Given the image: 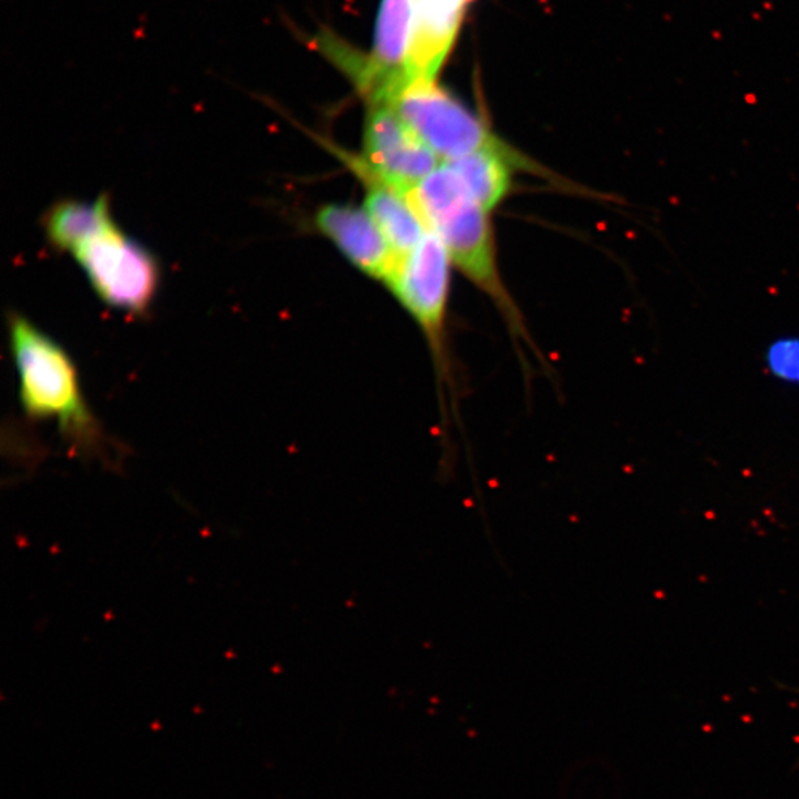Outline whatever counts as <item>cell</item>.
<instances>
[{
    "instance_id": "7",
    "label": "cell",
    "mask_w": 799,
    "mask_h": 799,
    "mask_svg": "<svg viewBox=\"0 0 799 799\" xmlns=\"http://www.w3.org/2000/svg\"><path fill=\"white\" fill-rule=\"evenodd\" d=\"M317 231L373 281L386 283L400 258L364 208L329 204L320 206L313 218Z\"/></svg>"
},
{
    "instance_id": "6",
    "label": "cell",
    "mask_w": 799,
    "mask_h": 799,
    "mask_svg": "<svg viewBox=\"0 0 799 799\" xmlns=\"http://www.w3.org/2000/svg\"><path fill=\"white\" fill-rule=\"evenodd\" d=\"M339 157L351 171L366 172L407 196L442 163L388 105L369 106L362 156L341 152Z\"/></svg>"
},
{
    "instance_id": "2",
    "label": "cell",
    "mask_w": 799,
    "mask_h": 799,
    "mask_svg": "<svg viewBox=\"0 0 799 799\" xmlns=\"http://www.w3.org/2000/svg\"><path fill=\"white\" fill-rule=\"evenodd\" d=\"M411 200L427 229L448 249L453 266L497 305L514 329L524 332L517 307L502 282L489 212L463 193L445 163L411 193Z\"/></svg>"
},
{
    "instance_id": "5",
    "label": "cell",
    "mask_w": 799,
    "mask_h": 799,
    "mask_svg": "<svg viewBox=\"0 0 799 799\" xmlns=\"http://www.w3.org/2000/svg\"><path fill=\"white\" fill-rule=\"evenodd\" d=\"M452 260L433 231L400 258L385 285L423 330L440 380L448 373L445 325L450 295Z\"/></svg>"
},
{
    "instance_id": "11",
    "label": "cell",
    "mask_w": 799,
    "mask_h": 799,
    "mask_svg": "<svg viewBox=\"0 0 799 799\" xmlns=\"http://www.w3.org/2000/svg\"><path fill=\"white\" fill-rule=\"evenodd\" d=\"M768 372L786 384L799 385V337L775 339L766 350Z\"/></svg>"
},
{
    "instance_id": "3",
    "label": "cell",
    "mask_w": 799,
    "mask_h": 799,
    "mask_svg": "<svg viewBox=\"0 0 799 799\" xmlns=\"http://www.w3.org/2000/svg\"><path fill=\"white\" fill-rule=\"evenodd\" d=\"M98 298L131 316L147 315L161 289V262L124 233L113 210L68 251Z\"/></svg>"
},
{
    "instance_id": "4",
    "label": "cell",
    "mask_w": 799,
    "mask_h": 799,
    "mask_svg": "<svg viewBox=\"0 0 799 799\" xmlns=\"http://www.w3.org/2000/svg\"><path fill=\"white\" fill-rule=\"evenodd\" d=\"M412 131L442 163L480 152H492L513 162L517 169L538 172L530 158L510 147L488 124L468 110L437 80L406 81L388 102Z\"/></svg>"
},
{
    "instance_id": "9",
    "label": "cell",
    "mask_w": 799,
    "mask_h": 799,
    "mask_svg": "<svg viewBox=\"0 0 799 799\" xmlns=\"http://www.w3.org/2000/svg\"><path fill=\"white\" fill-rule=\"evenodd\" d=\"M352 172L366 187L363 208L371 215L395 255L398 258L407 255L429 231L415 205L412 204L411 196L377 182L366 172Z\"/></svg>"
},
{
    "instance_id": "1",
    "label": "cell",
    "mask_w": 799,
    "mask_h": 799,
    "mask_svg": "<svg viewBox=\"0 0 799 799\" xmlns=\"http://www.w3.org/2000/svg\"><path fill=\"white\" fill-rule=\"evenodd\" d=\"M7 328L25 418L57 425L73 455L110 461L113 442L85 397L70 352L21 313L8 315Z\"/></svg>"
},
{
    "instance_id": "8",
    "label": "cell",
    "mask_w": 799,
    "mask_h": 799,
    "mask_svg": "<svg viewBox=\"0 0 799 799\" xmlns=\"http://www.w3.org/2000/svg\"><path fill=\"white\" fill-rule=\"evenodd\" d=\"M472 0H415V34L407 77L436 80ZM407 80V81H409Z\"/></svg>"
},
{
    "instance_id": "10",
    "label": "cell",
    "mask_w": 799,
    "mask_h": 799,
    "mask_svg": "<svg viewBox=\"0 0 799 799\" xmlns=\"http://www.w3.org/2000/svg\"><path fill=\"white\" fill-rule=\"evenodd\" d=\"M445 165L463 193L485 212L491 214L510 195L515 165L502 154L480 152Z\"/></svg>"
}]
</instances>
